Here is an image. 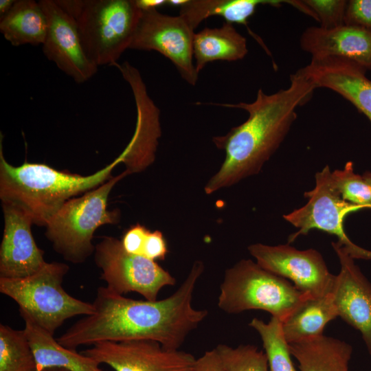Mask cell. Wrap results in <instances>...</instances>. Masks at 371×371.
<instances>
[{
	"label": "cell",
	"instance_id": "44dd1931",
	"mask_svg": "<svg viewBox=\"0 0 371 371\" xmlns=\"http://www.w3.org/2000/svg\"><path fill=\"white\" fill-rule=\"evenodd\" d=\"M247 53L246 38L232 23L225 22L221 27H205L194 34L193 54L198 74L210 62L236 61Z\"/></svg>",
	"mask_w": 371,
	"mask_h": 371
},
{
	"label": "cell",
	"instance_id": "d4e9b609",
	"mask_svg": "<svg viewBox=\"0 0 371 371\" xmlns=\"http://www.w3.org/2000/svg\"><path fill=\"white\" fill-rule=\"evenodd\" d=\"M260 335L269 371H297L293 364L287 342L282 330V322L271 317L269 322L254 318L249 323Z\"/></svg>",
	"mask_w": 371,
	"mask_h": 371
},
{
	"label": "cell",
	"instance_id": "e0dca14e",
	"mask_svg": "<svg viewBox=\"0 0 371 371\" xmlns=\"http://www.w3.org/2000/svg\"><path fill=\"white\" fill-rule=\"evenodd\" d=\"M316 87L329 89L352 103L371 122V80L367 70L341 57L311 58L299 69Z\"/></svg>",
	"mask_w": 371,
	"mask_h": 371
},
{
	"label": "cell",
	"instance_id": "74e56055",
	"mask_svg": "<svg viewBox=\"0 0 371 371\" xmlns=\"http://www.w3.org/2000/svg\"><path fill=\"white\" fill-rule=\"evenodd\" d=\"M362 176L366 181L371 186V172L366 171Z\"/></svg>",
	"mask_w": 371,
	"mask_h": 371
},
{
	"label": "cell",
	"instance_id": "ffe728a7",
	"mask_svg": "<svg viewBox=\"0 0 371 371\" xmlns=\"http://www.w3.org/2000/svg\"><path fill=\"white\" fill-rule=\"evenodd\" d=\"M280 0H188L180 8L179 14L195 30L205 19L213 16L223 17L225 22L245 25L252 36L268 52L258 36L248 27V19L260 5L280 7Z\"/></svg>",
	"mask_w": 371,
	"mask_h": 371
},
{
	"label": "cell",
	"instance_id": "6da1fadb",
	"mask_svg": "<svg viewBox=\"0 0 371 371\" xmlns=\"http://www.w3.org/2000/svg\"><path fill=\"white\" fill-rule=\"evenodd\" d=\"M203 271V263L195 261L176 291L155 301L128 298L100 286L92 302L93 313L76 322L56 340L73 350L100 341L142 339L178 350L208 315L207 310L192 305L193 293Z\"/></svg>",
	"mask_w": 371,
	"mask_h": 371
},
{
	"label": "cell",
	"instance_id": "cb8c5ba5",
	"mask_svg": "<svg viewBox=\"0 0 371 371\" xmlns=\"http://www.w3.org/2000/svg\"><path fill=\"white\" fill-rule=\"evenodd\" d=\"M337 317L332 293L309 298L282 322L284 337L289 344L319 337L326 324Z\"/></svg>",
	"mask_w": 371,
	"mask_h": 371
},
{
	"label": "cell",
	"instance_id": "4dcf8cb0",
	"mask_svg": "<svg viewBox=\"0 0 371 371\" xmlns=\"http://www.w3.org/2000/svg\"><path fill=\"white\" fill-rule=\"evenodd\" d=\"M168 249L163 234L159 230L148 231L142 249V256L156 261L164 260Z\"/></svg>",
	"mask_w": 371,
	"mask_h": 371
},
{
	"label": "cell",
	"instance_id": "83f0119b",
	"mask_svg": "<svg viewBox=\"0 0 371 371\" xmlns=\"http://www.w3.org/2000/svg\"><path fill=\"white\" fill-rule=\"evenodd\" d=\"M331 177L344 200L363 208H371V186L362 175L355 172L352 161H348L343 169L332 172Z\"/></svg>",
	"mask_w": 371,
	"mask_h": 371
},
{
	"label": "cell",
	"instance_id": "4fadbf2b",
	"mask_svg": "<svg viewBox=\"0 0 371 371\" xmlns=\"http://www.w3.org/2000/svg\"><path fill=\"white\" fill-rule=\"evenodd\" d=\"M38 3L47 20L43 52L66 75L77 83H83L98 71V66L87 56L74 19L56 0Z\"/></svg>",
	"mask_w": 371,
	"mask_h": 371
},
{
	"label": "cell",
	"instance_id": "8d00e7d4",
	"mask_svg": "<svg viewBox=\"0 0 371 371\" xmlns=\"http://www.w3.org/2000/svg\"><path fill=\"white\" fill-rule=\"evenodd\" d=\"M41 371H69L68 370L60 368V367H48L46 368H44Z\"/></svg>",
	"mask_w": 371,
	"mask_h": 371
},
{
	"label": "cell",
	"instance_id": "277c9868",
	"mask_svg": "<svg viewBox=\"0 0 371 371\" xmlns=\"http://www.w3.org/2000/svg\"><path fill=\"white\" fill-rule=\"evenodd\" d=\"M75 21L85 52L113 66L129 49L142 15L135 0H56Z\"/></svg>",
	"mask_w": 371,
	"mask_h": 371
},
{
	"label": "cell",
	"instance_id": "ba28073f",
	"mask_svg": "<svg viewBox=\"0 0 371 371\" xmlns=\"http://www.w3.org/2000/svg\"><path fill=\"white\" fill-rule=\"evenodd\" d=\"M331 172L328 165L317 172L315 188L304 194L308 202L283 216L284 220L298 229L289 235L288 243L317 229L336 236L337 242L353 259L371 260V251L353 243L344 229V221L347 215L363 207L342 199L334 185Z\"/></svg>",
	"mask_w": 371,
	"mask_h": 371
},
{
	"label": "cell",
	"instance_id": "30bf717a",
	"mask_svg": "<svg viewBox=\"0 0 371 371\" xmlns=\"http://www.w3.org/2000/svg\"><path fill=\"white\" fill-rule=\"evenodd\" d=\"M194 30L180 15L170 16L157 10L142 11L129 49L157 51L168 58L190 85L198 80L193 63Z\"/></svg>",
	"mask_w": 371,
	"mask_h": 371
},
{
	"label": "cell",
	"instance_id": "7a4b0ae2",
	"mask_svg": "<svg viewBox=\"0 0 371 371\" xmlns=\"http://www.w3.org/2000/svg\"><path fill=\"white\" fill-rule=\"evenodd\" d=\"M290 82L288 88L269 95L260 89L250 103L213 104L243 109L249 117L226 135L213 137L225 157L207 182L204 188L207 194L257 175L280 147L297 119V108L306 104L316 89L299 70L290 76Z\"/></svg>",
	"mask_w": 371,
	"mask_h": 371
},
{
	"label": "cell",
	"instance_id": "f546056e",
	"mask_svg": "<svg viewBox=\"0 0 371 371\" xmlns=\"http://www.w3.org/2000/svg\"><path fill=\"white\" fill-rule=\"evenodd\" d=\"M344 24L371 31V0L348 1Z\"/></svg>",
	"mask_w": 371,
	"mask_h": 371
},
{
	"label": "cell",
	"instance_id": "603a6c76",
	"mask_svg": "<svg viewBox=\"0 0 371 371\" xmlns=\"http://www.w3.org/2000/svg\"><path fill=\"white\" fill-rule=\"evenodd\" d=\"M47 20L38 1L16 0L10 10L0 18V32L12 45H42Z\"/></svg>",
	"mask_w": 371,
	"mask_h": 371
},
{
	"label": "cell",
	"instance_id": "7c38bea8",
	"mask_svg": "<svg viewBox=\"0 0 371 371\" xmlns=\"http://www.w3.org/2000/svg\"><path fill=\"white\" fill-rule=\"evenodd\" d=\"M114 371H192L196 358L153 340L100 341L80 352Z\"/></svg>",
	"mask_w": 371,
	"mask_h": 371
},
{
	"label": "cell",
	"instance_id": "8992f818",
	"mask_svg": "<svg viewBox=\"0 0 371 371\" xmlns=\"http://www.w3.org/2000/svg\"><path fill=\"white\" fill-rule=\"evenodd\" d=\"M309 298L288 280L243 259L225 271L217 304L228 314L262 310L283 322Z\"/></svg>",
	"mask_w": 371,
	"mask_h": 371
},
{
	"label": "cell",
	"instance_id": "7402d4cb",
	"mask_svg": "<svg viewBox=\"0 0 371 371\" xmlns=\"http://www.w3.org/2000/svg\"><path fill=\"white\" fill-rule=\"evenodd\" d=\"M289 349L300 371H349L352 347L344 341L323 335L289 344Z\"/></svg>",
	"mask_w": 371,
	"mask_h": 371
},
{
	"label": "cell",
	"instance_id": "5b68a950",
	"mask_svg": "<svg viewBox=\"0 0 371 371\" xmlns=\"http://www.w3.org/2000/svg\"><path fill=\"white\" fill-rule=\"evenodd\" d=\"M126 175L124 171L68 200L49 220L45 235L56 252L65 260L74 264L85 262L94 253L92 240L96 229L119 222V210H108L107 203L113 188Z\"/></svg>",
	"mask_w": 371,
	"mask_h": 371
},
{
	"label": "cell",
	"instance_id": "2e32d148",
	"mask_svg": "<svg viewBox=\"0 0 371 371\" xmlns=\"http://www.w3.org/2000/svg\"><path fill=\"white\" fill-rule=\"evenodd\" d=\"M332 247L340 264L332 291L338 315L360 332L371 355V283L341 245Z\"/></svg>",
	"mask_w": 371,
	"mask_h": 371
},
{
	"label": "cell",
	"instance_id": "ac0fdd59",
	"mask_svg": "<svg viewBox=\"0 0 371 371\" xmlns=\"http://www.w3.org/2000/svg\"><path fill=\"white\" fill-rule=\"evenodd\" d=\"M300 45L311 58L341 57L371 71V31L366 29L345 24L333 29L312 26L302 32Z\"/></svg>",
	"mask_w": 371,
	"mask_h": 371
},
{
	"label": "cell",
	"instance_id": "f1b7e54d",
	"mask_svg": "<svg viewBox=\"0 0 371 371\" xmlns=\"http://www.w3.org/2000/svg\"><path fill=\"white\" fill-rule=\"evenodd\" d=\"M322 28L333 29L344 25L345 0H303Z\"/></svg>",
	"mask_w": 371,
	"mask_h": 371
},
{
	"label": "cell",
	"instance_id": "836d02e7",
	"mask_svg": "<svg viewBox=\"0 0 371 371\" xmlns=\"http://www.w3.org/2000/svg\"><path fill=\"white\" fill-rule=\"evenodd\" d=\"M136 5L142 11L157 10L167 5V0H135Z\"/></svg>",
	"mask_w": 371,
	"mask_h": 371
},
{
	"label": "cell",
	"instance_id": "484cf974",
	"mask_svg": "<svg viewBox=\"0 0 371 371\" xmlns=\"http://www.w3.org/2000/svg\"><path fill=\"white\" fill-rule=\"evenodd\" d=\"M0 371H37L25 332L0 324Z\"/></svg>",
	"mask_w": 371,
	"mask_h": 371
},
{
	"label": "cell",
	"instance_id": "d6986e66",
	"mask_svg": "<svg viewBox=\"0 0 371 371\" xmlns=\"http://www.w3.org/2000/svg\"><path fill=\"white\" fill-rule=\"evenodd\" d=\"M19 313L25 323L24 330L36 359L37 371L48 367H60L69 371H106L94 359L60 345L53 335L25 313Z\"/></svg>",
	"mask_w": 371,
	"mask_h": 371
},
{
	"label": "cell",
	"instance_id": "d590c367",
	"mask_svg": "<svg viewBox=\"0 0 371 371\" xmlns=\"http://www.w3.org/2000/svg\"><path fill=\"white\" fill-rule=\"evenodd\" d=\"M188 0H167V5L172 6L182 7Z\"/></svg>",
	"mask_w": 371,
	"mask_h": 371
},
{
	"label": "cell",
	"instance_id": "e575fe53",
	"mask_svg": "<svg viewBox=\"0 0 371 371\" xmlns=\"http://www.w3.org/2000/svg\"><path fill=\"white\" fill-rule=\"evenodd\" d=\"M16 0H1L0 1V18L7 14L12 8Z\"/></svg>",
	"mask_w": 371,
	"mask_h": 371
},
{
	"label": "cell",
	"instance_id": "3957f363",
	"mask_svg": "<svg viewBox=\"0 0 371 371\" xmlns=\"http://www.w3.org/2000/svg\"><path fill=\"white\" fill-rule=\"evenodd\" d=\"M0 141V199L25 210L34 225L45 227L49 220L68 200L83 194L110 179L114 168L122 163L118 156L96 172L82 176L58 170L47 164L23 162L10 164Z\"/></svg>",
	"mask_w": 371,
	"mask_h": 371
},
{
	"label": "cell",
	"instance_id": "52a82bcc",
	"mask_svg": "<svg viewBox=\"0 0 371 371\" xmlns=\"http://www.w3.org/2000/svg\"><path fill=\"white\" fill-rule=\"evenodd\" d=\"M69 270L63 262H47L31 276L16 279L0 278V292L19 305L36 324L54 335L68 319L93 313L92 303L78 300L63 289Z\"/></svg>",
	"mask_w": 371,
	"mask_h": 371
},
{
	"label": "cell",
	"instance_id": "5bb4252c",
	"mask_svg": "<svg viewBox=\"0 0 371 371\" xmlns=\"http://www.w3.org/2000/svg\"><path fill=\"white\" fill-rule=\"evenodd\" d=\"M124 79L130 85L137 108L135 133L119 155L126 167V173L138 172L147 168L155 159L161 135L159 110L149 97L139 71L128 62L116 63Z\"/></svg>",
	"mask_w": 371,
	"mask_h": 371
},
{
	"label": "cell",
	"instance_id": "4316f807",
	"mask_svg": "<svg viewBox=\"0 0 371 371\" xmlns=\"http://www.w3.org/2000/svg\"><path fill=\"white\" fill-rule=\"evenodd\" d=\"M215 350L227 371H269L265 353L254 345L233 348L223 344Z\"/></svg>",
	"mask_w": 371,
	"mask_h": 371
},
{
	"label": "cell",
	"instance_id": "d6a6232c",
	"mask_svg": "<svg viewBox=\"0 0 371 371\" xmlns=\"http://www.w3.org/2000/svg\"><path fill=\"white\" fill-rule=\"evenodd\" d=\"M192 371H227L215 348L196 359Z\"/></svg>",
	"mask_w": 371,
	"mask_h": 371
},
{
	"label": "cell",
	"instance_id": "1f68e13d",
	"mask_svg": "<svg viewBox=\"0 0 371 371\" xmlns=\"http://www.w3.org/2000/svg\"><path fill=\"white\" fill-rule=\"evenodd\" d=\"M148 230L139 223L131 226L125 231L121 240L124 249L128 253L142 256L144 243Z\"/></svg>",
	"mask_w": 371,
	"mask_h": 371
},
{
	"label": "cell",
	"instance_id": "8fae6325",
	"mask_svg": "<svg viewBox=\"0 0 371 371\" xmlns=\"http://www.w3.org/2000/svg\"><path fill=\"white\" fill-rule=\"evenodd\" d=\"M249 254L266 270L284 278L302 293L317 298L332 293L336 275L331 273L319 251L297 249L289 245H250Z\"/></svg>",
	"mask_w": 371,
	"mask_h": 371
},
{
	"label": "cell",
	"instance_id": "9a60e30c",
	"mask_svg": "<svg viewBox=\"0 0 371 371\" xmlns=\"http://www.w3.org/2000/svg\"><path fill=\"white\" fill-rule=\"evenodd\" d=\"M4 228L0 246V278L16 279L32 275L46 262L44 251L33 237L32 216L21 207L1 202Z\"/></svg>",
	"mask_w": 371,
	"mask_h": 371
},
{
	"label": "cell",
	"instance_id": "9c48e42d",
	"mask_svg": "<svg viewBox=\"0 0 371 371\" xmlns=\"http://www.w3.org/2000/svg\"><path fill=\"white\" fill-rule=\"evenodd\" d=\"M94 261L106 289L118 295L135 292L155 301L161 289L176 284L156 261L127 252L115 237L104 236L95 246Z\"/></svg>",
	"mask_w": 371,
	"mask_h": 371
}]
</instances>
